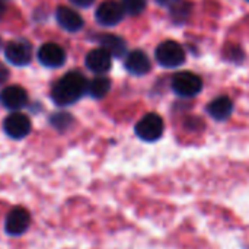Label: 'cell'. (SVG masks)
Listing matches in <instances>:
<instances>
[{"label": "cell", "instance_id": "12", "mask_svg": "<svg viewBox=\"0 0 249 249\" xmlns=\"http://www.w3.org/2000/svg\"><path fill=\"white\" fill-rule=\"evenodd\" d=\"M125 69L131 73V74H136V76H143L146 73H149L150 70V60L149 57L140 51V50H136V51H131L127 58H125Z\"/></svg>", "mask_w": 249, "mask_h": 249}, {"label": "cell", "instance_id": "2", "mask_svg": "<svg viewBox=\"0 0 249 249\" xmlns=\"http://www.w3.org/2000/svg\"><path fill=\"white\" fill-rule=\"evenodd\" d=\"M165 130V124L160 115L147 114L136 124V134L144 142H156L162 137Z\"/></svg>", "mask_w": 249, "mask_h": 249}, {"label": "cell", "instance_id": "14", "mask_svg": "<svg viewBox=\"0 0 249 249\" xmlns=\"http://www.w3.org/2000/svg\"><path fill=\"white\" fill-rule=\"evenodd\" d=\"M233 111V104L228 96H219L214 101H212L207 107V112L212 118L217 121H225L231 117Z\"/></svg>", "mask_w": 249, "mask_h": 249}, {"label": "cell", "instance_id": "23", "mask_svg": "<svg viewBox=\"0 0 249 249\" xmlns=\"http://www.w3.org/2000/svg\"><path fill=\"white\" fill-rule=\"evenodd\" d=\"M4 12H6V6H4V3H3V1L0 0V18H1V16L4 15Z\"/></svg>", "mask_w": 249, "mask_h": 249}, {"label": "cell", "instance_id": "9", "mask_svg": "<svg viewBox=\"0 0 249 249\" xmlns=\"http://www.w3.org/2000/svg\"><path fill=\"white\" fill-rule=\"evenodd\" d=\"M38 58L47 67H58V66H61L64 63L66 53H64V50L60 45L48 42V44H44L39 48Z\"/></svg>", "mask_w": 249, "mask_h": 249}, {"label": "cell", "instance_id": "8", "mask_svg": "<svg viewBox=\"0 0 249 249\" xmlns=\"http://www.w3.org/2000/svg\"><path fill=\"white\" fill-rule=\"evenodd\" d=\"M4 54H6V58L15 66H25L31 61V57H32L29 44L20 39L12 41L10 44H7Z\"/></svg>", "mask_w": 249, "mask_h": 249}, {"label": "cell", "instance_id": "11", "mask_svg": "<svg viewBox=\"0 0 249 249\" xmlns=\"http://www.w3.org/2000/svg\"><path fill=\"white\" fill-rule=\"evenodd\" d=\"M0 101L6 108L18 109V108H22L26 104L28 95H26V90L23 88H20V86H9V88L1 90Z\"/></svg>", "mask_w": 249, "mask_h": 249}, {"label": "cell", "instance_id": "5", "mask_svg": "<svg viewBox=\"0 0 249 249\" xmlns=\"http://www.w3.org/2000/svg\"><path fill=\"white\" fill-rule=\"evenodd\" d=\"M31 225V214L26 209L23 207H15L9 212L6 222H4V229L7 235L12 236H20L28 231Z\"/></svg>", "mask_w": 249, "mask_h": 249}, {"label": "cell", "instance_id": "18", "mask_svg": "<svg viewBox=\"0 0 249 249\" xmlns=\"http://www.w3.org/2000/svg\"><path fill=\"white\" fill-rule=\"evenodd\" d=\"M51 123H53V125H54L55 128L64 130V128H67V127L70 125V123H71V115H69V114H55V115H53Z\"/></svg>", "mask_w": 249, "mask_h": 249}, {"label": "cell", "instance_id": "13", "mask_svg": "<svg viewBox=\"0 0 249 249\" xmlns=\"http://www.w3.org/2000/svg\"><path fill=\"white\" fill-rule=\"evenodd\" d=\"M57 20L66 31H70V32H76V31L82 29V26H83L82 16L77 12H74L73 9L66 7V6H60L57 9Z\"/></svg>", "mask_w": 249, "mask_h": 249}, {"label": "cell", "instance_id": "22", "mask_svg": "<svg viewBox=\"0 0 249 249\" xmlns=\"http://www.w3.org/2000/svg\"><path fill=\"white\" fill-rule=\"evenodd\" d=\"M9 77V71L6 70V67L4 66H1L0 64V83H3V82H6V79Z\"/></svg>", "mask_w": 249, "mask_h": 249}, {"label": "cell", "instance_id": "6", "mask_svg": "<svg viewBox=\"0 0 249 249\" xmlns=\"http://www.w3.org/2000/svg\"><path fill=\"white\" fill-rule=\"evenodd\" d=\"M124 6L115 0H105L96 9V20L104 26H114L124 18Z\"/></svg>", "mask_w": 249, "mask_h": 249}, {"label": "cell", "instance_id": "1", "mask_svg": "<svg viewBox=\"0 0 249 249\" xmlns=\"http://www.w3.org/2000/svg\"><path fill=\"white\" fill-rule=\"evenodd\" d=\"M86 90V79L79 71H70L63 76L53 89V99L58 105L76 102Z\"/></svg>", "mask_w": 249, "mask_h": 249}, {"label": "cell", "instance_id": "7", "mask_svg": "<svg viewBox=\"0 0 249 249\" xmlns=\"http://www.w3.org/2000/svg\"><path fill=\"white\" fill-rule=\"evenodd\" d=\"M4 133L12 139H23L31 131V121L26 115L15 112L6 117L3 123Z\"/></svg>", "mask_w": 249, "mask_h": 249}, {"label": "cell", "instance_id": "19", "mask_svg": "<svg viewBox=\"0 0 249 249\" xmlns=\"http://www.w3.org/2000/svg\"><path fill=\"white\" fill-rule=\"evenodd\" d=\"M190 15V4L188 3H178L172 7V18L177 22H181L184 16Z\"/></svg>", "mask_w": 249, "mask_h": 249}, {"label": "cell", "instance_id": "16", "mask_svg": "<svg viewBox=\"0 0 249 249\" xmlns=\"http://www.w3.org/2000/svg\"><path fill=\"white\" fill-rule=\"evenodd\" d=\"M109 88H111L109 79H107V77H95L89 85V93L93 98L99 99V98H104L109 92Z\"/></svg>", "mask_w": 249, "mask_h": 249}, {"label": "cell", "instance_id": "17", "mask_svg": "<svg viewBox=\"0 0 249 249\" xmlns=\"http://www.w3.org/2000/svg\"><path fill=\"white\" fill-rule=\"evenodd\" d=\"M124 10L130 15H139L146 7V0H124Z\"/></svg>", "mask_w": 249, "mask_h": 249}, {"label": "cell", "instance_id": "15", "mask_svg": "<svg viewBox=\"0 0 249 249\" xmlns=\"http://www.w3.org/2000/svg\"><path fill=\"white\" fill-rule=\"evenodd\" d=\"M101 45L104 50H107L114 57H123L125 54V48H127L125 41L112 34H105L101 38Z\"/></svg>", "mask_w": 249, "mask_h": 249}, {"label": "cell", "instance_id": "21", "mask_svg": "<svg viewBox=\"0 0 249 249\" xmlns=\"http://www.w3.org/2000/svg\"><path fill=\"white\" fill-rule=\"evenodd\" d=\"M71 3H74L76 6H80V7H88L93 3V0H70Z\"/></svg>", "mask_w": 249, "mask_h": 249}, {"label": "cell", "instance_id": "4", "mask_svg": "<svg viewBox=\"0 0 249 249\" xmlns=\"http://www.w3.org/2000/svg\"><path fill=\"white\" fill-rule=\"evenodd\" d=\"M201 88V79L191 71H179L172 79V89L181 96H196Z\"/></svg>", "mask_w": 249, "mask_h": 249}, {"label": "cell", "instance_id": "10", "mask_svg": "<svg viewBox=\"0 0 249 249\" xmlns=\"http://www.w3.org/2000/svg\"><path fill=\"white\" fill-rule=\"evenodd\" d=\"M111 57L112 55L104 48L92 50L86 55V66L89 67V70L95 73H105L111 69V64H112Z\"/></svg>", "mask_w": 249, "mask_h": 249}, {"label": "cell", "instance_id": "3", "mask_svg": "<svg viewBox=\"0 0 249 249\" xmlns=\"http://www.w3.org/2000/svg\"><path fill=\"white\" fill-rule=\"evenodd\" d=\"M156 60L163 67H178L185 61L184 48L175 41H165L156 48Z\"/></svg>", "mask_w": 249, "mask_h": 249}, {"label": "cell", "instance_id": "20", "mask_svg": "<svg viewBox=\"0 0 249 249\" xmlns=\"http://www.w3.org/2000/svg\"><path fill=\"white\" fill-rule=\"evenodd\" d=\"M156 1L162 6H166V7H174L175 4L181 3V0H156Z\"/></svg>", "mask_w": 249, "mask_h": 249}]
</instances>
